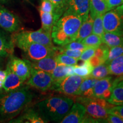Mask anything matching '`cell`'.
<instances>
[{"label": "cell", "instance_id": "cell-22", "mask_svg": "<svg viewBox=\"0 0 123 123\" xmlns=\"http://www.w3.org/2000/svg\"><path fill=\"white\" fill-rule=\"evenodd\" d=\"M39 14L42 22V28L45 31L51 33L54 25L59 18L53 13H47L39 10Z\"/></svg>", "mask_w": 123, "mask_h": 123}, {"label": "cell", "instance_id": "cell-3", "mask_svg": "<svg viewBox=\"0 0 123 123\" xmlns=\"http://www.w3.org/2000/svg\"><path fill=\"white\" fill-rule=\"evenodd\" d=\"M74 100L66 96H58L47 98L37 104V111L46 122L60 123L67 115Z\"/></svg>", "mask_w": 123, "mask_h": 123}, {"label": "cell", "instance_id": "cell-13", "mask_svg": "<svg viewBox=\"0 0 123 123\" xmlns=\"http://www.w3.org/2000/svg\"><path fill=\"white\" fill-rule=\"evenodd\" d=\"M64 13L79 16L84 22L90 14V0H68L67 9Z\"/></svg>", "mask_w": 123, "mask_h": 123}, {"label": "cell", "instance_id": "cell-9", "mask_svg": "<svg viewBox=\"0 0 123 123\" xmlns=\"http://www.w3.org/2000/svg\"><path fill=\"white\" fill-rule=\"evenodd\" d=\"M84 79L83 77L76 74L68 75L59 82L54 84L51 90L67 95H76Z\"/></svg>", "mask_w": 123, "mask_h": 123}, {"label": "cell", "instance_id": "cell-36", "mask_svg": "<svg viewBox=\"0 0 123 123\" xmlns=\"http://www.w3.org/2000/svg\"><path fill=\"white\" fill-rule=\"evenodd\" d=\"M97 47H89L83 50L81 53L79 59L83 61H88L95 54V50Z\"/></svg>", "mask_w": 123, "mask_h": 123}, {"label": "cell", "instance_id": "cell-40", "mask_svg": "<svg viewBox=\"0 0 123 123\" xmlns=\"http://www.w3.org/2000/svg\"><path fill=\"white\" fill-rule=\"evenodd\" d=\"M106 123H123V120L119 116L109 114L105 119Z\"/></svg>", "mask_w": 123, "mask_h": 123}, {"label": "cell", "instance_id": "cell-17", "mask_svg": "<svg viewBox=\"0 0 123 123\" xmlns=\"http://www.w3.org/2000/svg\"><path fill=\"white\" fill-rule=\"evenodd\" d=\"M56 56V55H50L39 61L29 62L33 68L51 73L58 64Z\"/></svg>", "mask_w": 123, "mask_h": 123}, {"label": "cell", "instance_id": "cell-34", "mask_svg": "<svg viewBox=\"0 0 123 123\" xmlns=\"http://www.w3.org/2000/svg\"><path fill=\"white\" fill-rule=\"evenodd\" d=\"M58 50L59 53L64 54L68 55L71 57H73L76 59H79L80 56L81 54L82 51L80 50H71V49H65L62 46L61 47H58Z\"/></svg>", "mask_w": 123, "mask_h": 123}, {"label": "cell", "instance_id": "cell-23", "mask_svg": "<svg viewBox=\"0 0 123 123\" xmlns=\"http://www.w3.org/2000/svg\"><path fill=\"white\" fill-rule=\"evenodd\" d=\"M93 22V19L91 18L89 14L87 19L81 24L75 41L81 42L86 37L91 34L92 33Z\"/></svg>", "mask_w": 123, "mask_h": 123}, {"label": "cell", "instance_id": "cell-35", "mask_svg": "<svg viewBox=\"0 0 123 123\" xmlns=\"http://www.w3.org/2000/svg\"><path fill=\"white\" fill-rule=\"evenodd\" d=\"M62 47L65 49H71V50H80L81 51H83L85 49L88 48L89 47H91V46H86L80 42H78V41H74L73 42L69 43L68 44L62 46Z\"/></svg>", "mask_w": 123, "mask_h": 123}, {"label": "cell", "instance_id": "cell-43", "mask_svg": "<svg viewBox=\"0 0 123 123\" xmlns=\"http://www.w3.org/2000/svg\"><path fill=\"white\" fill-rule=\"evenodd\" d=\"M117 79L119 80H123V76H118V78H117Z\"/></svg>", "mask_w": 123, "mask_h": 123}, {"label": "cell", "instance_id": "cell-29", "mask_svg": "<svg viewBox=\"0 0 123 123\" xmlns=\"http://www.w3.org/2000/svg\"><path fill=\"white\" fill-rule=\"evenodd\" d=\"M54 7L53 13L60 18L67 7L68 0H50Z\"/></svg>", "mask_w": 123, "mask_h": 123}, {"label": "cell", "instance_id": "cell-46", "mask_svg": "<svg viewBox=\"0 0 123 123\" xmlns=\"http://www.w3.org/2000/svg\"><path fill=\"white\" fill-rule=\"evenodd\" d=\"M29 1H30V0H29Z\"/></svg>", "mask_w": 123, "mask_h": 123}, {"label": "cell", "instance_id": "cell-44", "mask_svg": "<svg viewBox=\"0 0 123 123\" xmlns=\"http://www.w3.org/2000/svg\"><path fill=\"white\" fill-rule=\"evenodd\" d=\"M2 60H0V70H1L2 68V64H1V62H2Z\"/></svg>", "mask_w": 123, "mask_h": 123}, {"label": "cell", "instance_id": "cell-15", "mask_svg": "<svg viewBox=\"0 0 123 123\" xmlns=\"http://www.w3.org/2000/svg\"><path fill=\"white\" fill-rule=\"evenodd\" d=\"M14 47V43L12 36L5 30H0V60L13 55Z\"/></svg>", "mask_w": 123, "mask_h": 123}, {"label": "cell", "instance_id": "cell-25", "mask_svg": "<svg viewBox=\"0 0 123 123\" xmlns=\"http://www.w3.org/2000/svg\"><path fill=\"white\" fill-rule=\"evenodd\" d=\"M110 75L123 76V54L111 61L108 64Z\"/></svg>", "mask_w": 123, "mask_h": 123}, {"label": "cell", "instance_id": "cell-33", "mask_svg": "<svg viewBox=\"0 0 123 123\" xmlns=\"http://www.w3.org/2000/svg\"><path fill=\"white\" fill-rule=\"evenodd\" d=\"M123 54V43L109 49L107 59L104 63L108 64L111 61Z\"/></svg>", "mask_w": 123, "mask_h": 123}, {"label": "cell", "instance_id": "cell-16", "mask_svg": "<svg viewBox=\"0 0 123 123\" xmlns=\"http://www.w3.org/2000/svg\"><path fill=\"white\" fill-rule=\"evenodd\" d=\"M6 76L5 79L2 89L5 91H12L17 90L24 86L25 80L22 79L12 71L7 65L6 68Z\"/></svg>", "mask_w": 123, "mask_h": 123}, {"label": "cell", "instance_id": "cell-12", "mask_svg": "<svg viewBox=\"0 0 123 123\" xmlns=\"http://www.w3.org/2000/svg\"><path fill=\"white\" fill-rule=\"evenodd\" d=\"M7 65L12 71L24 80H27L30 76L31 65L29 60L20 59L12 55Z\"/></svg>", "mask_w": 123, "mask_h": 123}, {"label": "cell", "instance_id": "cell-31", "mask_svg": "<svg viewBox=\"0 0 123 123\" xmlns=\"http://www.w3.org/2000/svg\"><path fill=\"white\" fill-rule=\"evenodd\" d=\"M58 64H63L67 66H75L78 63L79 59L71 57L62 53H58L56 56Z\"/></svg>", "mask_w": 123, "mask_h": 123}, {"label": "cell", "instance_id": "cell-4", "mask_svg": "<svg viewBox=\"0 0 123 123\" xmlns=\"http://www.w3.org/2000/svg\"><path fill=\"white\" fill-rule=\"evenodd\" d=\"M77 102L82 104L86 108V113L91 117L104 120L108 116V110L115 106L107 100L95 97L80 96Z\"/></svg>", "mask_w": 123, "mask_h": 123}, {"label": "cell", "instance_id": "cell-21", "mask_svg": "<svg viewBox=\"0 0 123 123\" xmlns=\"http://www.w3.org/2000/svg\"><path fill=\"white\" fill-rule=\"evenodd\" d=\"M109 11L105 0H90V15L92 19Z\"/></svg>", "mask_w": 123, "mask_h": 123}, {"label": "cell", "instance_id": "cell-38", "mask_svg": "<svg viewBox=\"0 0 123 123\" xmlns=\"http://www.w3.org/2000/svg\"><path fill=\"white\" fill-rule=\"evenodd\" d=\"M109 114L119 116L123 120V104L115 105L108 110Z\"/></svg>", "mask_w": 123, "mask_h": 123}, {"label": "cell", "instance_id": "cell-5", "mask_svg": "<svg viewBox=\"0 0 123 123\" xmlns=\"http://www.w3.org/2000/svg\"><path fill=\"white\" fill-rule=\"evenodd\" d=\"M14 43L22 50L30 61H39L50 55H57L59 53L58 47L55 46L49 47L43 44L23 41L15 42Z\"/></svg>", "mask_w": 123, "mask_h": 123}, {"label": "cell", "instance_id": "cell-20", "mask_svg": "<svg viewBox=\"0 0 123 123\" xmlns=\"http://www.w3.org/2000/svg\"><path fill=\"white\" fill-rule=\"evenodd\" d=\"M115 83L111 95L107 101L114 105H121L123 104V79L118 81L115 79Z\"/></svg>", "mask_w": 123, "mask_h": 123}, {"label": "cell", "instance_id": "cell-26", "mask_svg": "<svg viewBox=\"0 0 123 123\" xmlns=\"http://www.w3.org/2000/svg\"><path fill=\"white\" fill-rule=\"evenodd\" d=\"M50 74L53 79V84L56 83L65 78L66 76H68V66L63 64H58Z\"/></svg>", "mask_w": 123, "mask_h": 123}, {"label": "cell", "instance_id": "cell-41", "mask_svg": "<svg viewBox=\"0 0 123 123\" xmlns=\"http://www.w3.org/2000/svg\"><path fill=\"white\" fill-rule=\"evenodd\" d=\"M88 61H90V63L91 64V65L93 66V67H96V66H99L100 64L103 63L102 62V61H101V60L99 58L97 57L96 56H94V55H93L92 57Z\"/></svg>", "mask_w": 123, "mask_h": 123}, {"label": "cell", "instance_id": "cell-42", "mask_svg": "<svg viewBox=\"0 0 123 123\" xmlns=\"http://www.w3.org/2000/svg\"><path fill=\"white\" fill-rule=\"evenodd\" d=\"M6 76V70H0V89L2 88Z\"/></svg>", "mask_w": 123, "mask_h": 123}, {"label": "cell", "instance_id": "cell-8", "mask_svg": "<svg viewBox=\"0 0 123 123\" xmlns=\"http://www.w3.org/2000/svg\"><path fill=\"white\" fill-rule=\"evenodd\" d=\"M53 82V79L50 73L37 70L31 66L30 76L26 83V85L41 91H46L51 90Z\"/></svg>", "mask_w": 123, "mask_h": 123}, {"label": "cell", "instance_id": "cell-2", "mask_svg": "<svg viewBox=\"0 0 123 123\" xmlns=\"http://www.w3.org/2000/svg\"><path fill=\"white\" fill-rule=\"evenodd\" d=\"M82 22L80 17L64 13L53 27L52 40L54 43L62 46L75 41Z\"/></svg>", "mask_w": 123, "mask_h": 123}, {"label": "cell", "instance_id": "cell-32", "mask_svg": "<svg viewBox=\"0 0 123 123\" xmlns=\"http://www.w3.org/2000/svg\"><path fill=\"white\" fill-rule=\"evenodd\" d=\"M86 46L98 47L102 43V38L99 35L92 34L86 37L81 42Z\"/></svg>", "mask_w": 123, "mask_h": 123}, {"label": "cell", "instance_id": "cell-11", "mask_svg": "<svg viewBox=\"0 0 123 123\" xmlns=\"http://www.w3.org/2000/svg\"><path fill=\"white\" fill-rule=\"evenodd\" d=\"M115 79L111 76H106L102 79H98L93 88V97L107 100L111 95L112 90L115 84Z\"/></svg>", "mask_w": 123, "mask_h": 123}, {"label": "cell", "instance_id": "cell-28", "mask_svg": "<svg viewBox=\"0 0 123 123\" xmlns=\"http://www.w3.org/2000/svg\"><path fill=\"white\" fill-rule=\"evenodd\" d=\"M110 74L108 67V64L103 63L96 67H93L91 73L88 77H92V78L100 79L108 76Z\"/></svg>", "mask_w": 123, "mask_h": 123}, {"label": "cell", "instance_id": "cell-18", "mask_svg": "<svg viewBox=\"0 0 123 123\" xmlns=\"http://www.w3.org/2000/svg\"><path fill=\"white\" fill-rule=\"evenodd\" d=\"M9 123H47L40 115L37 111L33 109H29L24 114L17 118H14Z\"/></svg>", "mask_w": 123, "mask_h": 123}, {"label": "cell", "instance_id": "cell-30", "mask_svg": "<svg viewBox=\"0 0 123 123\" xmlns=\"http://www.w3.org/2000/svg\"><path fill=\"white\" fill-rule=\"evenodd\" d=\"M103 15H98L93 19L92 33L102 37L105 33L103 23Z\"/></svg>", "mask_w": 123, "mask_h": 123}, {"label": "cell", "instance_id": "cell-24", "mask_svg": "<svg viewBox=\"0 0 123 123\" xmlns=\"http://www.w3.org/2000/svg\"><path fill=\"white\" fill-rule=\"evenodd\" d=\"M101 38L103 43L110 48L123 43V34L121 33L105 32Z\"/></svg>", "mask_w": 123, "mask_h": 123}, {"label": "cell", "instance_id": "cell-19", "mask_svg": "<svg viewBox=\"0 0 123 123\" xmlns=\"http://www.w3.org/2000/svg\"><path fill=\"white\" fill-rule=\"evenodd\" d=\"M98 80V79L92 77L84 78L80 86L79 90L76 92V96L83 97L93 96V88Z\"/></svg>", "mask_w": 123, "mask_h": 123}, {"label": "cell", "instance_id": "cell-6", "mask_svg": "<svg viewBox=\"0 0 123 123\" xmlns=\"http://www.w3.org/2000/svg\"><path fill=\"white\" fill-rule=\"evenodd\" d=\"M51 33L41 28L37 31H22L15 33L12 35V38L13 42L23 41L54 47Z\"/></svg>", "mask_w": 123, "mask_h": 123}, {"label": "cell", "instance_id": "cell-14", "mask_svg": "<svg viewBox=\"0 0 123 123\" xmlns=\"http://www.w3.org/2000/svg\"><path fill=\"white\" fill-rule=\"evenodd\" d=\"M86 110L84 106L76 102L72 105L67 115L60 123H81L86 116Z\"/></svg>", "mask_w": 123, "mask_h": 123}, {"label": "cell", "instance_id": "cell-39", "mask_svg": "<svg viewBox=\"0 0 123 123\" xmlns=\"http://www.w3.org/2000/svg\"><path fill=\"white\" fill-rule=\"evenodd\" d=\"M109 10H112L123 4V0H105Z\"/></svg>", "mask_w": 123, "mask_h": 123}, {"label": "cell", "instance_id": "cell-1", "mask_svg": "<svg viewBox=\"0 0 123 123\" xmlns=\"http://www.w3.org/2000/svg\"><path fill=\"white\" fill-rule=\"evenodd\" d=\"M34 97L27 85L9 92L0 89V122L15 118L27 107Z\"/></svg>", "mask_w": 123, "mask_h": 123}, {"label": "cell", "instance_id": "cell-37", "mask_svg": "<svg viewBox=\"0 0 123 123\" xmlns=\"http://www.w3.org/2000/svg\"><path fill=\"white\" fill-rule=\"evenodd\" d=\"M39 10L47 13H53L54 7L50 0H42Z\"/></svg>", "mask_w": 123, "mask_h": 123}, {"label": "cell", "instance_id": "cell-10", "mask_svg": "<svg viewBox=\"0 0 123 123\" xmlns=\"http://www.w3.org/2000/svg\"><path fill=\"white\" fill-rule=\"evenodd\" d=\"M21 26L19 18L0 5V27L8 33H14Z\"/></svg>", "mask_w": 123, "mask_h": 123}, {"label": "cell", "instance_id": "cell-45", "mask_svg": "<svg viewBox=\"0 0 123 123\" xmlns=\"http://www.w3.org/2000/svg\"><path fill=\"white\" fill-rule=\"evenodd\" d=\"M1 1H2V2H6V1H7V0H0Z\"/></svg>", "mask_w": 123, "mask_h": 123}, {"label": "cell", "instance_id": "cell-7", "mask_svg": "<svg viewBox=\"0 0 123 123\" xmlns=\"http://www.w3.org/2000/svg\"><path fill=\"white\" fill-rule=\"evenodd\" d=\"M103 23L105 32L123 34V5L106 12Z\"/></svg>", "mask_w": 123, "mask_h": 123}, {"label": "cell", "instance_id": "cell-27", "mask_svg": "<svg viewBox=\"0 0 123 123\" xmlns=\"http://www.w3.org/2000/svg\"><path fill=\"white\" fill-rule=\"evenodd\" d=\"M93 68V67L88 60V61H84L83 63L81 65L77 66L76 64L75 65L74 71L75 74L86 78L90 75Z\"/></svg>", "mask_w": 123, "mask_h": 123}]
</instances>
